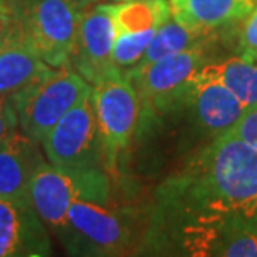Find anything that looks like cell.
<instances>
[{
    "instance_id": "30bf717a",
    "label": "cell",
    "mask_w": 257,
    "mask_h": 257,
    "mask_svg": "<svg viewBox=\"0 0 257 257\" xmlns=\"http://www.w3.org/2000/svg\"><path fill=\"white\" fill-rule=\"evenodd\" d=\"M179 110L187 112L192 125L210 142L232 131L245 107L220 82L199 70L192 77Z\"/></svg>"
},
{
    "instance_id": "6da1fadb",
    "label": "cell",
    "mask_w": 257,
    "mask_h": 257,
    "mask_svg": "<svg viewBox=\"0 0 257 257\" xmlns=\"http://www.w3.org/2000/svg\"><path fill=\"white\" fill-rule=\"evenodd\" d=\"M127 257H257V217L209 209L162 181Z\"/></svg>"
},
{
    "instance_id": "484cf974",
    "label": "cell",
    "mask_w": 257,
    "mask_h": 257,
    "mask_svg": "<svg viewBox=\"0 0 257 257\" xmlns=\"http://www.w3.org/2000/svg\"><path fill=\"white\" fill-rule=\"evenodd\" d=\"M255 2H257V0H255Z\"/></svg>"
},
{
    "instance_id": "5bb4252c",
    "label": "cell",
    "mask_w": 257,
    "mask_h": 257,
    "mask_svg": "<svg viewBox=\"0 0 257 257\" xmlns=\"http://www.w3.org/2000/svg\"><path fill=\"white\" fill-rule=\"evenodd\" d=\"M42 164L39 142L15 131L0 146V199L30 200V186Z\"/></svg>"
},
{
    "instance_id": "44dd1931",
    "label": "cell",
    "mask_w": 257,
    "mask_h": 257,
    "mask_svg": "<svg viewBox=\"0 0 257 257\" xmlns=\"http://www.w3.org/2000/svg\"><path fill=\"white\" fill-rule=\"evenodd\" d=\"M19 119L12 95H0V146L17 131Z\"/></svg>"
},
{
    "instance_id": "603a6c76",
    "label": "cell",
    "mask_w": 257,
    "mask_h": 257,
    "mask_svg": "<svg viewBox=\"0 0 257 257\" xmlns=\"http://www.w3.org/2000/svg\"><path fill=\"white\" fill-rule=\"evenodd\" d=\"M9 24H10V17H9V14L0 12V34H2L5 29H7V25H9Z\"/></svg>"
},
{
    "instance_id": "3957f363",
    "label": "cell",
    "mask_w": 257,
    "mask_h": 257,
    "mask_svg": "<svg viewBox=\"0 0 257 257\" xmlns=\"http://www.w3.org/2000/svg\"><path fill=\"white\" fill-rule=\"evenodd\" d=\"M137 230L139 222L127 210L79 200L54 232L69 257H127Z\"/></svg>"
},
{
    "instance_id": "ffe728a7",
    "label": "cell",
    "mask_w": 257,
    "mask_h": 257,
    "mask_svg": "<svg viewBox=\"0 0 257 257\" xmlns=\"http://www.w3.org/2000/svg\"><path fill=\"white\" fill-rule=\"evenodd\" d=\"M232 136H235L250 147L257 149V107L245 109L242 117L237 120V124L230 131Z\"/></svg>"
},
{
    "instance_id": "ac0fdd59",
    "label": "cell",
    "mask_w": 257,
    "mask_h": 257,
    "mask_svg": "<svg viewBox=\"0 0 257 257\" xmlns=\"http://www.w3.org/2000/svg\"><path fill=\"white\" fill-rule=\"evenodd\" d=\"M156 30H146L139 34H117L114 52H112V69L122 75L136 69L141 62Z\"/></svg>"
},
{
    "instance_id": "4fadbf2b",
    "label": "cell",
    "mask_w": 257,
    "mask_h": 257,
    "mask_svg": "<svg viewBox=\"0 0 257 257\" xmlns=\"http://www.w3.org/2000/svg\"><path fill=\"white\" fill-rule=\"evenodd\" d=\"M52 69L24 30L10 20L0 34V95H15Z\"/></svg>"
},
{
    "instance_id": "2e32d148",
    "label": "cell",
    "mask_w": 257,
    "mask_h": 257,
    "mask_svg": "<svg viewBox=\"0 0 257 257\" xmlns=\"http://www.w3.org/2000/svg\"><path fill=\"white\" fill-rule=\"evenodd\" d=\"M200 70L229 89L245 109L257 107V62L254 59L234 55L214 60Z\"/></svg>"
},
{
    "instance_id": "e0dca14e",
    "label": "cell",
    "mask_w": 257,
    "mask_h": 257,
    "mask_svg": "<svg viewBox=\"0 0 257 257\" xmlns=\"http://www.w3.org/2000/svg\"><path fill=\"white\" fill-rule=\"evenodd\" d=\"M117 34H139L157 30L171 19L167 0H127L110 5Z\"/></svg>"
},
{
    "instance_id": "9c48e42d",
    "label": "cell",
    "mask_w": 257,
    "mask_h": 257,
    "mask_svg": "<svg viewBox=\"0 0 257 257\" xmlns=\"http://www.w3.org/2000/svg\"><path fill=\"white\" fill-rule=\"evenodd\" d=\"M45 157L57 167H104V151L90 92L57 122L42 141ZM107 171V169H105Z\"/></svg>"
},
{
    "instance_id": "ba28073f",
    "label": "cell",
    "mask_w": 257,
    "mask_h": 257,
    "mask_svg": "<svg viewBox=\"0 0 257 257\" xmlns=\"http://www.w3.org/2000/svg\"><path fill=\"white\" fill-rule=\"evenodd\" d=\"M90 87L104 151V164L105 169L114 171L120 152L128 146L136 132L141 99L127 75L117 72L102 77Z\"/></svg>"
},
{
    "instance_id": "d4e9b609",
    "label": "cell",
    "mask_w": 257,
    "mask_h": 257,
    "mask_svg": "<svg viewBox=\"0 0 257 257\" xmlns=\"http://www.w3.org/2000/svg\"><path fill=\"white\" fill-rule=\"evenodd\" d=\"M122 2H127V0H122Z\"/></svg>"
},
{
    "instance_id": "9a60e30c",
    "label": "cell",
    "mask_w": 257,
    "mask_h": 257,
    "mask_svg": "<svg viewBox=\"0 0 257 257\" xmlns=\"http://www.w3.org/2000/svg\"><path fill=\"white\" fill-rule=\"evenodd\" d=\"M171 17L199 32L234 29L255 9V0H169Z\"/></svg>"
},
{
    "instance_id": "cb8c5ba5",
    "label": "cell",
    "mask_w": 257,
    "mask_h": 257,
    "mask_svg": "<svg viewBox=\"0 0 257 257\" xmlns=\"http://www.w3.org/2000/svg\"><path fill=\"white\" fill-rule=\"evenodd\" d=\"M0 12L9 14V12H7V0H0Z\"/></svg>"
},
{
    "instance_id": "8fae6325",
    "label": "cell",
    "mask_w": 257,
    "mask_h": 257,
    "mask_svg": "<svg viewBox=\"0 0 257 257\" xmlns=\"http://www.w3.org/2000/svg\"><path fill=\"white\" fill-rule=\"evenodd\" d=\"M115 35L117 32L110 5L100 4L84 10L77 29L74 50L67 67L77 72L90 85L99 82L102 77L115 72L112 69Z\"/></svg>"
},
{
    "instance_id": "7a4b0ae2",
    "label": "cell",
    "mask_w": 257,
    "mask_h": 257,
    "mask_svg": "<svg viewBox=\"0 0 257 257\" xmlns=\"http://www.w3.org/2000/svg\"><path fill=\"white\" fill-rule=\"evenodd\" d=\"M166 182L209 209L257 217V149L230 132L195 151Z\"/></svg>"
},
{
    "instance_id": "277c9868",
    "label": "cell",
    "mask_w": 257,
    "mask_h": 257,
    "mask_svg": "<svg viewBox=\"0 0 257 257\" xmlns=\"http://www.w3.org/2000/svg\"><path fill=\"white\" fill-rule=\"evenodd\" d=\"M107 205L110 200V181L104 167H57L42 164L30 186V202L40 219L52 230L67 217L74 202Z\"/></svg>"
},
{
    "instance_id": "d6986e66",
    "label": "cell",
    "mask_w": 257,
    "mask_h": 257,
    "mask_svg": "<svg viewBox=\"0 0 257 257\" xmlns=\"http://www.w3.org/2000/svg\"><path fill=\"white\" fill-rule=\"evenodd\" d=\"M234 40L237 55L257 60V7L235 27Z\"/></svg>"
},
{
    "instance_id": "7c38bea8",
    "label": "cell",
    "mask_w": 257,
    "mask_h": 257,
    "mask_svg": "<svg viewBox=\"0 0 257 257\" xmlns=\"http://www.w3.org/2000/svg\"><path fill=\"white\" fill-rule=\"evenodd\" d=\"M0 257H52L45 222L30 200L0 199Z\"/></svg>"
},
{
    "instance_id": "52a82bcc",
    "label": "cell",
    "mask_w": 257,
    "mask_h": 257,
    "mask_svg": "<svg viewBox=\"0 0 257 257\" xmlns=\"http://www.w3.org/2000/svg\"><path fill=\"white\" fill-rule=\"evenodd\" d=\"M212 55L214 49L210 47L186 50L128 72L127 79L136 87L144 114L177 112L192 77L204 65L214 62Z\"/></svg>"
},
{
    "instance_id": "7402d4cb",
    "label": "cell",
    "mask_w": 257,
    "mask_h": 257,
    "mask_svg": "<svg viewBox=\"0 0 257 257\" xmlns=\"http://www.w3.org/2000/svg\"><path fill=\"white\" fill-rule=\"evenodd\" d=\"M75 4V7L84 12L87 9H92L95 5H100V4H105V2H119V0H72Z\"/></svg>"
},
{
    "instance_id": "8992f818",
    "label": "cell",
    "mask_w": 257,
    "mask_h": 257,
    "mask_svg": "<svg viewBox=\"0 0 257 257\" xmlns=\"http://www.w3.org/2000/svg\"><path fill=\"white\" fill-rule=\"evenodd\" d=\"M90 92V84L70 69L59 67L12 95L19 127L32 141L42 144L57 122Z\"/></svg>"
},
{
    "instance_id": "5b68a950",
    "label": "cell",
    "mask_w": 257,
    "mask_h": 257,
    "mask_svg": "<svg viewBox=\"0 0 257 257\" xmlns=\"http://www.w3.org/2000/svg\"><path fill=\"white\" fill-rule=\"evenodd\" d=\"M7 12L45 64L69 65L82 15L72 0H7Z\"/></svg>"
}]
</instances>
